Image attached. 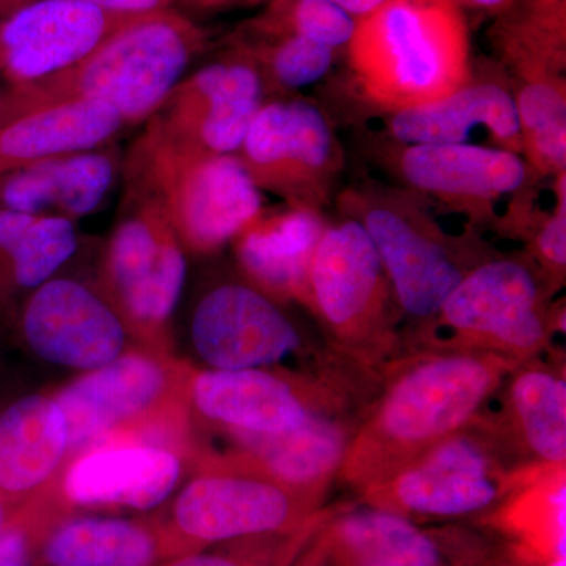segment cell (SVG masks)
Listing matches in <instances>:
<instances>
[{"instance_id":"1","label":"cell","mask_w":566,"mask_h":566,"mask_svg":"<svg viewBox=\"0 0 566 566\" xmlns=\"http://www.w3.org/2000/svg\"><path fill=\"white\" fill-rule=\"evenodd\" d=\"M513 360L493 353L447 349L408 365L349 442L348 482L368 488L474 422Z\"/></svg>"},{"instance_id":"2","label":"cell","mask_w":566,"mask_h":566,"mask_svg":"<svg viewBox=\"0 0 566 566\" xmlns=\"http://www.w3.org/2000/svg\"><path fill=\"white\" fill-rule=\"evenodd\" d=\"M346 54L365 98L385 111L436 102L474 77L455 0H389L357 21Z\"/></svg>"},{"instance_id":"3","label":"cell","mask_w":566,"mask_h":566,"mask_svg":"<svg viewBox=\"0 0 566 566\" xmlns=\"http://www.w3.org/2000/svg\"><path fill=\"white\" fill-rule=\"evenodd\" d=\"M210 32L172 9L140 14L88 57L54 76L14 85L21 115L48 104H107L125 126L148 122L208 44Z\"/></svg>"},{"instance_id":"4","label":"cell","mask_w":566,"mask_h":566,"mask_svg":"<svg viewBox=\"0 0 566 566\" xmlns=\"http://www.w3.org/2000/svg\"><path fill=\"white\" fill-rule=\"evenodd\" d=\"M126 189L155 197L193 251H216L263 214L262 191L238 155L197 150L153 118L129 151Z\"/></svg>"},{"instance_id":"5","label":"cell","mask_w":566,"mask_h":566,"mask_svg":"<svg viewBox=\"0 0 566 566\" xmlns=\"http://www.w3.org/2000/svg\"><path fill=\"white\" fill-rule=\"evenodd\" d=\"M504 442L472 423L365 488L381 509L423 516H464L504 497L517 476Z\"/></svg>"},{"instance_id":"6","label":"cell","mask_w":566,"mask_h":566,"mask_svg":"<svg viewBox=\"0 0 566 566\" xmlns=\"http://www.w3.org/2000/svg\"><path fill=\"white\" fill-rule=\"evenodd\" d=\"M431 322L452 337L447 349L493 353L515 364L539 352L549 331L542 283L512 259L468 271Z\"/></svg>"},{"instance_id":"7","label":"cell","mask_w":566,"mask_h":566,"mask_svg":"<svg viewBox=\"0 0 566 566\" xmlns=\"http://www.w3.org/2000/svg\"><path fill=\"white\" fill-rule=\"evenodd\" d=\"M260 191L289 207L322 211L344 167V153L315 104L304 99L264 102L238 151Z\"/></svg>"},{"instance_id":"8","label":"cell","mask_w":566,"mask_h":566,"mask_svg":"<svg viewBox=\"0 0 566 566\" xmlns=\"http://www.w3.org/2000/svg\"><path fill=\"white\" fill-rule=\"evenodd\" d=\"M342 203L374 241L398 305L415 318L433 319L468 273L433 222L397 196L349 192Z\"/></svg>"},{"instance_id":"9","label":"cell","mask_w":566,"mask_h":566,"mask_svg":"<svg viewBox=\"0 0 566 566\" xmlns=\"http://www.w3.org/2000/svg\"><path fill=\"white\" fill-rule=\"evenodd\" d=\"M311 304L342 346L365 352L387 335L392 293L371 238L352 216L327 223L311 268Z\"/></svg>"},{"instance_id":"10","label":"cell","mask_w":566,"mask_h":566,"mask_svg":"<svg viewBox=\"0 0 566 566\" xmlns=\"http://www.w3.org/2000/svg\"><path fill=\"white\" fill-rule=\"evenodd\" d=\"M264 80L255 62L230 44L174 88L153 120L182 144L210 155H238L256 112Z\"/></svg>"},{"instance_id":"11","label":"cell","mask_w":566,"mask_h":566,"mask_svg":"<svg viewBox=\"0 0 566 566\" xmlns=\"http://www.w3.org/2000/svg\"><path fill=\"white\" fill-rule=\"evenodd\" d=\"M122 219L109 245V274L118 300L142 323L172 315L186 277L185 255L163 205L126 189Z\"/></svg>"},{"instance_id":"12","label":"cell","mask_w":566,"mask_h":566,"mask_svg":"<svg viewBox=\"0 0 566 566\" xmlns=\"http://www.w3.org/2000/svg\"><path fill=\"white\" fill-rule=\"evenodd\" d=\"M134 18L85 0H32L0 20V71L13 85L54 76L84 61Z\"/></svg>"},{"instance_id":"13","label":"cell","mask_w":566,"mask_h":566,"mask_svg":"<svg viewBox=\"0 0 566 566\" xmlns=\"http://www.w3.org/2000/svg\"><path fill=\"white\" fill-rule=\"evenodd\" d=\"M397 172L412 192L460 212L493 214L523 202L536 175L523 155L474 144L398 145Z\"/></svg>"},{"instance_id":"14","label":"cell","mask_w":566,"mask_h":566,"mask_svg":"<svg viewBox=\"0 0 566 566\" xmlns=\"http://www.w3.org/2000/svg\"><path fill=\"white\" fill-rule=\"evenodd\" d=\"M192 340L216 370L281 363L303 338L281 308L251 286L221 285L203 297L192 319Z\"/></svg>"},{"instance_id":"15","label":"cell","mask_w":566,"mask_h":566,"mask_svg":"<svg viewBox=\"0 0 566 566\" xmlns=\"http://www.w3.org/2000/svg\"><path fill=\"white\" fill-rule=\"evenodd\" d=\"M22 329L33 352L50 363L99 368L117 359L125 333L118 316L87 286L44 282L24 308Z\"/></svg>"},{"instance_id":"16","label":"cell","mask_w":566,"mask_h":566,"mask_svg":"<svg viewBox=\"0 0 566 566\" xmlns=\"http://www.w3.org/2000/svg\"><path fill=\"white\" fill-rule=\"evenodd\" d=\"M381 129L397 145L474 144L523 155L515 95L485 77L436 102L385 111Z\"/></svg>"},{"instance_id":"17","label":"cell","mask_w":566,"mask_h":566,"mask_svg":"<svg viewBox=\"0 0 566 566\" xmlns=\"http://www.w3.org/2000/svg\"><path fill=\"white\" fill-rule=\"evenodd\" d=\"M292 488L251 476H205L182 491L175 521L197 542H226L270 534L289 526L300 513Z\"/></svg>"},{"instance_id":"18","label":"cell","mask_w":566,"mask_h":566,"mask_svg":"<svg viewBox=\"0 0 566 566\" xmlns=\"http://www.w3.org/2000/svg\"><path fill=\"white\" fill-rule=\"evenodd\" d=\"M117 163L107 151L59 156L0 175V210L74 219L92 214L114 185Z\"/></svg>"},{"instance_id":"19","label":"cell","mask_w":566,"mask_h":566,"mask_svg":"<svg viewBox=\"0 0 566 566\" xmlns=\"http://www.w3.org/2000/svg\"><path fill=\"white\" fill-rule=\"evenodd\" d=\"M322 211L289 207L263 214L238 234V259L264 290L311 303V268L326 229Z\"/></svg>"},{"instance_id":"20","label":"cell","mask_w":566,"mask_h":566,"mask_svg":"<svg viewBox=\"0 0 566 566\" xmlns=\"http://www.w3.org/2000/svg\"><path fill=\"white\" fill-rule=\"evenodd\" d=\"M125 126L107 104L88 99L48 104L0 128V175L29 164L102 148Z\"/></svg>"},{"instance_id":"21","label":"cell","mask_w":566,"mask_h":566,"mask_svg":"<svg viewBox=\"0 0 566 566\" xmlns=\"http://www.w3.org/2000/svg\"><path fill=\"white\" fill-rule=\"evenodd\" d=\"M193 398L205 416L241 433H285L314 412L289 382L259 368L205 371Z\"/></svg>"},{"instance_id":"22","label":"cell","mask_w":566,"mask_h":566,"mask_svg":"<svg viewBox=\"0 0 566 566\" xmlns=\"http://www.w3.org/2000/svg\"><path fill=\"white\" fill-rule=\"evenodd\" d=\"M180 464L151 447L106 450L82 458L66 475L65 491L77 504L151 509L177 485Z\"/></svg>"},{"instance_id":"23","label":"cell","mask_w":566,"mask_h":566,"mask_svg":"<svg viewBox=\"0 0 566 566\" xmlns=\"http://www.w3.org/2000/svg\"><path fill=\"white\" fill-rule=\"evenodd\" d=\"M164 385L158 365L142 357H123L70 386L59 398L71 444L103 434L155 400Z\"/></svg>"},{"instance_id":"24","label":"cell","mask_w":566,"mask_h":566,"mask_svg":"<svg viewBox=\"0 0 566 566\" xmlns=\"http://www.w3.org/2000/svg\"><path fill=\"white\" fill-rule=\"evenodd\" d=\"M70 444L57 401L32 395L0 415V494L28 493L57 468Z\"/></svg>"},{"instance_id":"25","label":"cell","mask_w":566,"mask_h":566,"mask_svg":"<svg viewBox=\"0 0 566 566\" xmlns=\"http://www.w3.org/2000/svg\"><path fill=\"white\" fill-rule=\"evenodd\" d=\"M243 436L279 483L304 495L319 493L333 479L352 442L345 428L322 412L285 433Z\"/></svg>"},{"instance_id":"26","label":"cell","mask_w":566,"mask_h":566,"mask_svg":"<svg viewBox=\"0 0 566 566\" xmlns=\"http://www.w3.org/2000/svg\"><path fill=\"white\" fill-rule=\"evenodd\" d=\"M510 452L523 450L536 463L560 468L566 460V381L546 367L513 374L506 394Z\"/></svg>"},{"instance_id":"27","label":"cell","mask_w":566,"mask_h":566,"mask_svg":"<svg viewBox=\"0 0 566 566\" xmlns=\"http://www.w3.org/2000/svg\"><path fill=\"white\" fill-rule=\"evenodd\" d=\"M342 566H439L441 553L424 532L390 510L349 513L334 527Z\"/></svg>"},{"instance_id":"28","label":"cell","mask_w":566,"mask_h":566,"mask_svg":"<svg viewBox=\"0 0 566 566\" xmlns=\"http://www.w3.org/2000/svg\"><path fill=\"white\" fill-rule=\"evenodd\" d=\"M76 248L70 219L0 210V274L17 289H39Z\"/></svg>"},{"instance_id":"29","label":"cell","mask_w":566,"mask_h":566,"mask_svg":"<svg viewBox=\"0 0 566 566\" xmlns=\"http://www.w3.org/2000/svg\"><path fill=\"white\" fill-rule=\"evenodd\" d=\"M155 542L144 527L120 520H76L51 536V566H148Z\"/></svg>"},{"instance_id":"30","label":"cell","mask_w":566,"mask_h":566,"mask_svg":"<svg viewBox=\"0 0 566 566\" xmlns=\"http://www.w3.org/2000/svg\"><path fill=\"white\" fill-rule=\"evenodd\" d=\"M515 95L523 155L542 177H560L566 170L565 76L521 77Z\"/></svg>"},{"instance_id":"31","label":"cell","mask_w":566,"mask_h":566,"mask_svg":"<svg viewBox=\"0 0 566 566\" xmlns=\"http://www.w3.org/2000/svg\"><path fill=\"white\" fill-rule=\"evenodd\" d=\"M230 44L248 54L259 66L264 84L297 91L323 80L337 51L293 33L259 32L241 24Z\"/></svg>"},{"instance_id":"32","label":"cell","mask_w":566,"mask_h":566,"mask_svg":"<svg viewBox=\"0 0 566 566\" xmlns=\"http://www.w3.org/2000/svg\"><path fill=\"white\" fill-rule=\"evenodd\" d=\"M357 21L334 0H270L263 13L243 25L259 32L293 33L340 51L348 48Z\"/></svg>"},{"instance_id":"33","label":"cell","mask_w":566,"mask_h":566,"mask_svg":"<svg viewBox=\"0 0 566 566\" xmlns=\"http://www.w3.org/2000/svg\"><path fill=\"white\" fill-rule=\"evenodd\" d=\"M556 205L536 227L535 253L547 271L564 277L566 266V174L556 178Z\"/></svg>"},{"instance_id":"34","label":"cell","mask_w":566,"mask_h":566,"mask_svg":"<svg viewBox=\"0 0 566 566\" xmlns=\"http://www.w3.org/2000/svg\"><path fill=\"white\" fill-rule=\"evenodd\" d=\"M29 2L32 0H0V20ZM85 2L102 7L112 13L139 17V14L153 13V11L172 9L175 0H85Z\"/></svg>"},{"instance_id":"35","label":"cell","mask_w":566,"mask_h":566,"mask_svg":"<svg viewBox=\"0 0 566 566\" xmlns=\"http://www.w3.org/2000/svg\"><path fill=\"white\" fill-rule=\"evenodd\" d=\"M29 539L20 527L6 526L0 531V566H29Z\"/></svg>"},{"instance_id":"36","label":"cell","mask_w":566,"mask_h":566,"mask_svg":"<svg viewBox=\"0 0 566 566\" xmlns=\"http://www.w3.org/2000/svg\"><path fill=\"white\" fill-rule=\"evenodd\" d=\"M334 2L348 11L349 14H353L356 20H360V18L374 13L375 10L385 6L389 0H334Z\"/></svg>"},{"instance_id":"37","label":"cell","mask_w":566,"mask_h":566,"mask_svg":"<svg viewBox=\"0 0 566 566\" xmlns=\"http://www.w3.org/2000/svg\"><path fill=\"white\" fill-rule=\"evenodd\" d=\"M182 6L193 10L211 11L229 9V7L245 6L259 0H180Z\"/></svg>"},{"instance_id":"38","label":"cell","mask_w":566,"mask_h":566,"mask_svg":"<svg viewBox=\"0 0 566 566\" xmlns=\"http://www.w3.org/2000/svg\"><path fill=\"white\" fill-rule=\"evenodd\" d=\"M458 6L468 7V9L485 11V13L497 17L506 7L512 3V0H455Z\"/></svg>"},{"instance_id":"39","label":"cell","mask_w":566,"mask_h":566,"mask_svg":"<svg viewBox=\"0 0 566 566\" xmlns=\"http://www.w3.org/2000/svg\"><path fill=\"white\" fill-rule=\"evenodd\" d=\"M167 566H243L229 558L214 556H188L170 562Z\"/></svg>"},{"instance_id":"40","label":"cell","mask_w":566,"mask_h":566,"mask_svg":"<svg viewBox=\"0 0 566 566\" xmlns=\"http://www.w3.org/2000/svg\"><path fill=\"white\" fill-rule=\"evenodd\" d=\"M18 106L14 102L13 92L3 93L0 95V128L9 125L14 118H18Z\"/></svg>"},{"instance_id":"41","label":"cell","mask_w":566,"mask_h":566,"mask_svg":"<svg viewBox=\"0 0 566 566\" xmlns=\"http://www.w3.org/2000/svg\"><path fill=\"white\" fill-rule=\"evenodd\" d=\"M7 526V513L6 506L2 504V499H0V531Z\"/></svg>"},{"instance_id":"42","label":"cell","mask_w":566,"mask_h":566,"mask_svg":"<svg viewBox=\"0 0 566 566\" xmlns=\"http://www.w3.org/2000/svg\"><path fill=\"white\" fill-rule=\"evenodd\" d=\"M547 566H566V558L556 556V558H554L553 562H549V564H547Z\"/></svg>"}]
</instances>
